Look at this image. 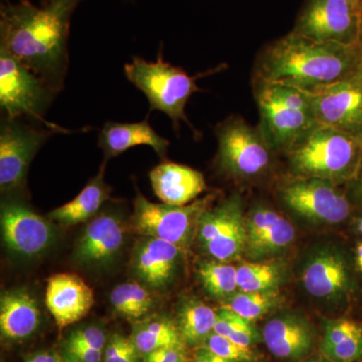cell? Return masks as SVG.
<instances>
[{
	"instance_id": "1",
	"label": "cell",
	"mask_w": 362,
	"mask_h": 362,
	"mask_svg": "<svg viewBox=\"0 0 362 362\" xmlns=\"http://www.w3.org/2000/svg\"><path fill=\"white\" fill-rule=\"evenodd\" d=\"M77 2L52 0L37 7L28 0L1 6L0 49L45 81L57 93L68 71L70 18Z\"/></svg>"
},
{
	"instance_id": "2",
	"label": "cell",
	"mask_w": 362,
	"mask_h": 362,
	"mask_svg": "<svg viewBox=\"0 0 362 362\" xmlns=\"http://www.w3.org/2000/svg\"><path fill=\"white\" fill-rule=\"evenodd\" d=\"M362 73V45L319 42L295 32L267 47L257 70L259 82L312 92Z\"/></svg>"
},
{
	"instance_id": "3",
	"label": "cell",
	"mask_w": 362,
	"mask_h": 362,
	"mask_svg": "<svg viewBox=\"0 0 362 362\" xmlns=\"http://www.w3.org/2000/svg\"><path fill=\"white\" fill-rule=\"evenodd\" d=\"M288 154L293 171L299 177L334 183L356 180L362 163V137L318 125Z\"/></svg>"
},
{
	"instance_id": "4",
	"label": "cell",
	"mask_w": 362,
	"mask_h": 362,
	"mask_svg": "<svg viewBox=\"0 0 362 362\" xmlns=\"http://www.w3.org/2000/svg\"><path fill=\"white\" fill-rule=\"evenodd\" d=\"M124 73L137 89L148 99L150 112H163L173 120L175 129L180 121L188 122L185 106L194 93L199 90L195 78L182 69L163 61L161 54L156 62L138 57L124 66Z\"/></svg>"
},
{
	"instance_id": "5",
	"label": "cell",
	"mask_w": 362,
	"mask_h": 362,
	"mask_svg": "<svg viewBox=\"0 0 362 362\" xmlns=\"http://www.w3.org/2000/svg\"><path fill=\"white\" fill-rule=\"evenodd\" d=\"M56 90L45 81L0 49V107L6 118L18 120L28 117L47 124L52 130L63 131L44 120V114Z\"/></svg>"
},
{
	"instance_id": "6",
	"label": "cell",
	"mask_w": 362,
	"mask_h": 362,
	"mask_svg": "<svg viewBox=\"0 0 362 362\" xmlns=\"http://www.w3.org/2000/svg\"><path fill=\"white\" fill-rule=\"evenodd\" d=\"M209 204V197L181 206L154 204L138 192L134 199L133 228L141 237L165 240L185 250L197 235L199 218Z\"/></svg>"
},
{
	"instance_id": "7",
	"label": "cell",
	"mask_w": 362,
	"mask_h": 362,
	"mask_svg": "<svg viewBox=\"0 0 362 362\" xmlns=\"http://www.w3.org/2000/svg\"><path fill=\"white\" fill-rule=\"evenodd\" d=\"M216 137L218 165L228 175L247 180L268 168L273 148L261 127H252L242 118L228 119L218 126Z\"/></svg>"
},
{
	"instance_id": "8",
	"label": "cell",
	"mask_w": 362,
	"mask_h": 362,
	"mask_svg": "<svg viewBox=\"0 0 362 362\" xmlns=\"http://www.w3.org/2000/svg\"><path fill=\"white\" fill-rule=\"evenodd\" d=\"M202 251L213 259L235 261L246 250V218L239 197H232L202 213L197 232Z\"/></svg>"
},
{
	"instance_id": "9",
	"label": "cell",
	"mask_w": 362,
	"mask_h": 362,
	"mask_svg": "<svg viewBox=\"0 0 362 362\" xmlns=\"http://www.w3.org/2000/svg\"><path fill=\"white\" fill-rule=\"evenodd\" d=\"M362 9L347 0H309L293 32L319 42L361 44Z\"/></svg>"
},
{
	"instance_id": "10",
	"label": "cell",
	"mask_w": 362,
	"mask_h": 362,
	"mask_svg": "<svg viewBox=\"0 0 362 362\" xmlns=\"http://www.w3.org/2000/svg\"><path fill=\"white\" fill-rule=\"evenodd\" d=\"M54 130L35 129L4 118L0 127V189L13 192L25 185L30 162Z\"/></svg>"
},
{
	"instance_id": "11",
	"label": "cell",
	"mask_w": 362,
	"mask_h": 362,
	"mask_svg": "<svg viewBox=\"0 0 362 362\" xmlns=\"http://www.w3.org/2000/svg\"><path fill=\"white\" fill-rule=\"evenodd\" d=\"M337 183L313 177H298L282 188L286 206L307 220L339 223L349 218V199Z\"/></svg>"
},
{
	"instance_id": "12",
	"label": "cell",
	"mask_w": 362,
	"mask_h": 362,
	"mask_svg": "<svg viewBox=\"0 0 362 362\" xmlns=\"http://www.w3.org/2000/svg\"><path fill=\"white\" fill-rule=\"evenodd\" d=\"M306 93L317 125L362 137V73L337 84Z\"/></svg>"
},
{
	"instance_id": "13",
	"label": "cell",
	"mask_w": 362,
	"mask_h": 362,
	"mask_svg": "<svg viewBox=\"0 0 362 362\" xmlns=\"http://www.w3.org/2000/svg\"><path fill=\"white\" fill-rule=\"evenodd\" d=\"M256 98L261 128L273 149L289 151L318 126L312 114L281 102L266 83L259 82Z\"/></svg>"
},
{
	"instance_id": "14",
	"label": "cell",
	"mask_w": 362,
	"mask_h": 362,
	"mask_svg": "<svg viewBox=\"0 0 362 362\" xmlns=\"http://www.w3.org/2000/svg\"><path fill=\"white\" fill-rule=\"evenodd\" d=\"M0 223L4 245L18 256H39L54 240L51 223L21 202L2 204Z\"/></svg>"
},
{
	"instance_id": "15",
	"label": "cell",
	"mask_w": 362,
	"mask_h": 362,
	"mask_svg": "<svg viewBox=\"0 0 362 362\" xmlns=\"http://www.w3.org/2000/svg\"><path fill=\"white\" fill-rule=\"evenodd\" d=\"M45 304L59 330L88 315L94 305V293L82 278L61 273L47 280Z\"/></svg>"
},
{
	"instance_id": "16",
	"label": "cell",
	"mask_w": 362,
	"mask_h": 362,
	"mask_svg": "<svg viewBox=\"0 0 362 362\" xmlns=\"http://www.w3.org/2000/svg\"><path fill=\"white\" fill-rule=\"evenodd\" d=\"M125 228L115 214H103L90 221L76 244L74 258L88 266H101L115 258L125 243Z\"/></svg>"
},
{
	"instance_id": "17",
	"label": "cell",
	"mask_w": 362,
	"mask_h": 362,
	"mask_svg": "<svg viewBox=\"0 0 362 362\" xmlns=\"http://www.w3.org/2000/svg\"><path fill=\"white\" fill-rule=\"evenodd\" d=\"M181 251L165 240L142 237L132 256L133 273L152 289H164L175 277Z\"/></svg>"
},
{
	"instance_id": "18",
	"label": "cell",
	"mask_w": 362,
	"mask_h": 362,
	"mask_svg": "<svg viewBox=\"0 0 362 362\" xmlns=\"http://www.w3.org/2000/svg\"><path fill=\"white\" fill-rule=\"evenodd\" d=\"M246 250L252 259H261L278 254L292 244L294 226L280 214L261 207L246 218Z\"/></svg>"
},
{
	"instance_id": "19",
	"label": "cell",
	"mask_w": 362,
	"mask_h": 362,
	"mask_svg": "<svg viewBox=\"0 0 362 362\" xmlns=\"http://www.w3.org/2000/svg\"><path fill=\"white\" fill-rule=\"evenodd\" d=\"M154 194L163 204L187 206L206 190V182L201 171L173 163L163 162L149 173Z\"/></svg>"
},
{
	"instance_id": "20",
	"label": "cell",
	"mask_w": 362,
	"mask_h": 362,
	"mask_svg": "<svg viewBox=\"0 0 362 362\" xmlns=\"http://www.w3.org/2000/svg\"><path fill=\"white\" fill-rule=\"evenodd\" d=\"M40 325L39 304L30 293L11 290L0 298V332L4 339L21 342L37 332Z\"/></svg>"
},
{
	"instance_id": "21",
	"label": "cell",
	"mask_w": 362,
	"mask_h": 362,
	"mask_svg": "<svg viewBox=\"0 0 362 362\" xmlns=\"http://www.w3.org/2000/svg\"><path fill=\"white\" fill-rule=\"evenodd\" d=\"M263 339L269 351L282 359H299L313 345V333L303 319L294 315L277 317L266 324Z\"/></svg>"
},
{
	"instance_id": "22",
	"label": "cell",
	"mask_w": 362,
	"mask_h": 362,
	"mask_svg": "<svg viewBox=\"0 0 362 362\" xmlns=\"http://www.w3.org/2000/svg\"><path fill=\"white\" fill-rule=\"evenodd\" d=\"M151 147L159 156H166L169 141L151 127L148 121L138 123L107 122L99 136V146L106 158L120 156L136 146Z\"/></svg>"
},
{
	"instance_id": "23",
	"label": "cell",
	"mask_w": 362,
	"mask_h": 362,
	"mask_svg": "<svg viewBox=\"0 0 362 362\" xmlns=\"http://www.w3.org/2000/svg\"><path fill=\"white\" fill-rule=\"evenodd\" d=\"M302 279L309 294L324 299L341 296L350 286L344 259L332 252H323L314 257L305 268Z\"/></svg>"
},
{
	"instance_id": "24",
	"label": "cell",
	"mask_w": 362,
	"mask_h": 362,
	"mask_svg": "<svg viewBox=\"0 0 362 362\" xmlns=\"http://www.w3.org/2000/svg\"><path fill=\"white\" fill-rule=\"evenodd\" d=\"M104 168L105 164L99 175L90 180L75 199L51 211L49 214V220L59 225L71 226L84 223L96 216L110 195V189L104 181Z\"/></svg>"
},
{
	"instance_id": "25",
	"label": "cell",
	"mask_w": 362,
	"mask_h": 362,
	"mask_svg": "<svg viewBox=\"0 0 362 362\" xmlns=\"http://www.w3.org/2000/svg\"><path fill=\"white\" fill-rule=\"evenodd\" d=\"M130 337L142 357L158 349L185 346L177 324L165 316H147L135 321Z\"/></svg>"
},
{
	"instance_id": "26",
	"label": "cell",
	"mask_w": 362,
	"mask_h": 362,
	"mask_svg": "<svg viewBox=\"0 0 362 362\" xmlns=\"http://www.w3.org/2000/svg\"><path fill=\"white\" fill-rule=\"evenodd\" d=\"M218 312L199 300L183 302L178 309L177 326L185 345L204 344L214 332Z\"/></svg>"
},
{
	"instance_id": "27",
	"label": "cell",
	"mask_w": 362,
	"mask_h": 362,
	"mask_svg": "<svg viewBox=\"0 0 362 362\" xmlns=\"http://www.w3.org/2000/svg\"><path fill=\"white\" fill-rule=\"evenodd\" d=\"M110 302L117 314L133 322L148 316L156 307L151 293L137 283L117 286L111 292Z\"/></svg>"
},
{
	"instance_id": "28",
	"label": "cell",
	"mask_w": 362,
	"mask_h": 362,
	"mask_svg": "<svg viewBox=\"0 0 362 362\" xmlns=\"http://www.w3.org/2000/svg\"><path fill=\"white\" fill-rule=\"evenodd\" d=\"M238 268L226 262L211 259L199 267V278L204 290L216 299L228 300L239 291Z\"/></svg>"
},
{
	"instance_id": "29",
	"label": "cell",
	"mask_w": 362,
	"mask_h": 362,
	"mask_svg": "<svg viewBox=\"0 0 362 362\" xmlns=\"http://www.w3.org/2000/svg\"><path fill=\"white\" fill-rule=\"evenodd\" d=\"M238 286L242 292L277 290L283 280V269L278 263L244 262L238 267Z\"/></svg>"
},
{
	"instance_id": "30",
	"label": "cell",
	"mask_w": 362,
	"mask_h": 362,
	"mask_svg": "<svg viewBox=\"0 0 362 362\" xmlns=\"http://www.w3.org/2000/svg\"><path fill=\"white\" fill-rule=\"evenodd\" d=\"M281 301L282 296L278 289L264 292L238 291L226 300L223 307L254 323L278 307Z\"/></svg>"
},
{
	"instance_id": "31",
	"label": "cell",
	"mask_w": 362,
	"mask_h": 362,
	"mask_svg": "<svg viewBox=\"0 0 362 362\" xmlns=\"http://www.w3.org/2000/svg\"><path fill=\"white\" fill-rule=\"evenodd\" d=\"M216 356L223 358L240 362H252L256 361V354L251 347L240 346L228 338L221 337L216 333H211L204 343Z\"/></svg>"
},
{
	"instance_id": "32",
	"label": "cell",
	"mask_w": 362,
	"mask_h": 362,
	"mask_svg": "<svg viewBox=\"0 0 362 362\" xmlns=\"http://www.w3.org/2000/svg\"><path fill=\"white\" fill-rule=\"evenodd\" d=\"M331 362H354L362 356V327L335 344L322 349Z\"/></svg>"
},
{
	"instance_id": "33",
	"label": "cell",
	"mask_w": 362,
	"mask_h": 362,
	"mask_svg": "<svg viewBox=\"0 0 362 362\" xmlns=\"http://www.w3.org/2000/svg\"><path fill=\"white\" fill-rule=\"evenodd\" d=\"M142 358L132 338L114 333L104 349L103 362H139Z\"/></svg>"
},
{
	"instance_id": "34",
	"label": "cell",
	"mask_w": 362,
	"mask_h": 362,
	"mask_svg": "<svg viewBox=\"0 0 362 362\" xmlns=\"http://www.w3.org/2000/svg\"><path fill=\"white\" fill-rule=\"evenodd\" d=\"M108 338L105 330L99 326H86L73 331L66 338L65 345H77L104 351Z\"/></svg>"
},
{
	"instance_id": "35",
	"label": "cell",
	"mask_w": 362,
	"mask_h": 362,
	"mask_svg": "<svg viewBox=\"0 0 362 362\" xmlns=\"http://www.w3.org/2000/svg\"><path fill=\"white\" fill-rule=\"evenodd\" d=\"M104 351L77 346L65 345L64 346V361L65 362H103Z\"/></svg>"
},
{
	"instance_id": "36",
	"label": "cell",
	"mask_w": 362,
	"mask_h": 362,
	"mask_svg": "<svg viewBox=\"0 0 362 362\" xmlns=\"http://www.w3.org/2000/svg\"><path fill=\"white\" fill-rule=\"evenodd\" d=\"M142 362H187L185 347L156 350L142 357Z\"/></svg>"
},
{
	"instance_id": "37",
	"label": "cell",
	"mask_w": 362,
	"mask_h": 362,
	"mask_svg": "<svg viewBox=\"0 0 362 362\" xmlns=\"http://www.w3.org/2000/svg\"><path fill=\"white\" fill-rule=\"evenodd\" d=\"M25 362H65L63 357L54 351H40L28 356Z\"/></svg>"
},
{
	"instance_id": "38",
	"label": "cell",
	"mask_w": 362,
	"mask_h": 362,
	"mask_svg": "<svg viewBox=\"0 0 362 362\" xmlns=\"http://www.w3.org/2000/svg\"><path fill=\"white\" fill-rule=\"evenodd\" d=\"M194 354L195 356L202 357V358L204 359L206 362H240L230 361V359H226L223 358V357L216 356V354H214L213 351H211V350L204 346V345L195 350Z\"/></svg>"
},
{
	"instance_id": "39",
	"label": "cell",
	"mask_w": 362,
	"mask_h": 362,
	"mask_svg": "<svg viewBox=\"0 0 362 362\" xmlns=\"http://www.w3.org/2000/svg\"><path fill=\"white\" fill-rule=\"evenodd\" d=\"M357 180V187H356V194L357 197H358L359 201L362 202V163L361 170H359L358 175L356 177Z\"/></svg>"
},
{
	"instance_id": "40",
	"label": "cell",
	"mask_w": 362,
	"mask_h": 362,
	"mask_svg": "<svg viewBox=\"0 0 362 362\" xmlns=\"http://www.w3.org/2000/svg\"><path fill=\"white\" fill-rule=\"evenodd\" d=\"M356 263L359 270L362 272V243L357 247L356 250Z\"/></svg>"
},
{
	"instance_id": "41",
	"label": "cell",
	"mask_w": 362,
	"mask_h": 362,
	"mask_svg": "<svg viewBox=\"0 0 362 362\" xmlns=\"http://www.w3.org/2000/svg\"><path fill=\"white\" fill-rule=\"evenodd\" d=\"M347 1L350 2V4H354V6L361 7V0H347Z\"/></svg>"
},
{
	"instance_id": "42",
	"label": "cell",
	"mask_w": 362,
	"mask_h": 362,
	"mask_svg": "<svg viewBox=\"0 0 362 362\" xmlns=\"http://www.w3.org/2000/svg\"><path fill=\"white\" fill-rule=\"evenodd\" d=\"M192 362H206V361H204V359H202V357L195 356V354H194V361H192Z\"/></svg>"
},
{
	"instance_id": "43",
	"label": "cell",
	"mask_w": 362,
	"mask_h": 362,
	"mask_svg": "<svg viewBox=\"0 0 362 362\" xmlns=\"http://www.w3.org/2000/svg\"><path fill=\"white\" fill-rule=\"evenodd\" d=\"M307 362H331L329 361H324V359H310V361H308Z\"/></svg>"
},
{
	"instance_id": "44",
	"label": "cell",
	"mask_w": 362,
	"mask_h": 362,
	"mask_svg": "<svg viewBox=\"0 0 362 362\" xmlns=\"http://www.w3.org/2000/svg\"><path fill=\"white\" fill-rule=\"evenodd\" d=\"M358 230H359V232H361V233L362 235V218L361 221H359V223H358Z\"/></svg>"
},
{
	"instance_id": "45",
	"label": "cell",
	"mask_w": 362,
	"mask_h": 362,
	"mask_svg": "<svg viewBox=\"0 0 362 362\" xmlns=\"http://www.w3.org/2000/svg\"><path fill=\"white\" fill-rule=\"evenodd\" d=\"M44 1H45V4H47V2H51V1H52V0H44ZM71 1H75V2H77V4H78V2L80 1V0H71Z\"/></svg>"
},
{
	"instance_id": "46",
	"label": "cell",
	"mask_w": 362,
	"mask_h": 362,
	"mask_svg": "<svg viewBox=\"0 0 362 362\" xmlns=\"http://www.w3.org/2000/svg\"><path fill=\"white\" fill-rule=\"evenodd\" d=\"M361 44L362 45V23H361Z\"/></svg>"
},
{
	"instance_id": "47",
	"label": "cell",
	"mask_w": 362,
	"mask_h": 362,
	"mask_svg": "<svg viewBox=\"0 0 362 362\" xmlns=\"http://www.w3.org/2000/svg\"><path fill=\"white\" fill-rule=\"evenodd\" d=\"M361 9H362V0H361Z\"/></svg>"
}]
</instances>
